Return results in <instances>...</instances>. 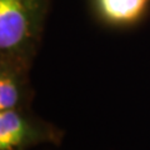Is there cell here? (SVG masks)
<instances>
[{"instance_id":"cell-3","label":"cell","mask_w":150,"mask_h":150,"mask_svg":"<svg viewBox=\"0 0 150 150\" xmlns=\"http://www.w3.org/2000/svg\"><path fill=\"white\" fill-rule=\"evenodd\" d=\"M150 0H93L96 16L106 25L133 26L145 16Z\"/></svg>"},{"instance_id":"cell-4","label":"cell","mask_w":150,"mask_h":150,"mask_svg":"<svg viewBox=\"0 0 150 150\" xmlns=\"http://www.w3.org/2000/svg\"><path fill=\"white\" fill-rule=\"evenodd\" d=\"M28 69L0 62V111L24 109L26 101Z\"/></svg>"},{"instance_id":"cell-2","label":"cell","mask_w":150,"mask_h":150,"mask_svg":"<svg viewBox=\"0 0 150 150\" xmlns=\"http://www.w3.org/2000/svg\"><path fill=\"white\" fill-rule=\"evenodd\" d=\"M60 131L36 120L24 109L0 111V150H26L58 142Z\"/></svg>"},{"instance_id":"cell-1","label":"cell","mask_w":150,"mask_h":150,"mask_svg":"<svg viewBox=\"0 0 150 150\" xmlns=\"http://www.w3.org/2000/svg\"><path fill=\"white\" fill-rule=\"evenodd\" d=\"M48 5V0H0V62L29 69Z\"/></svg>"}]
</instances>
